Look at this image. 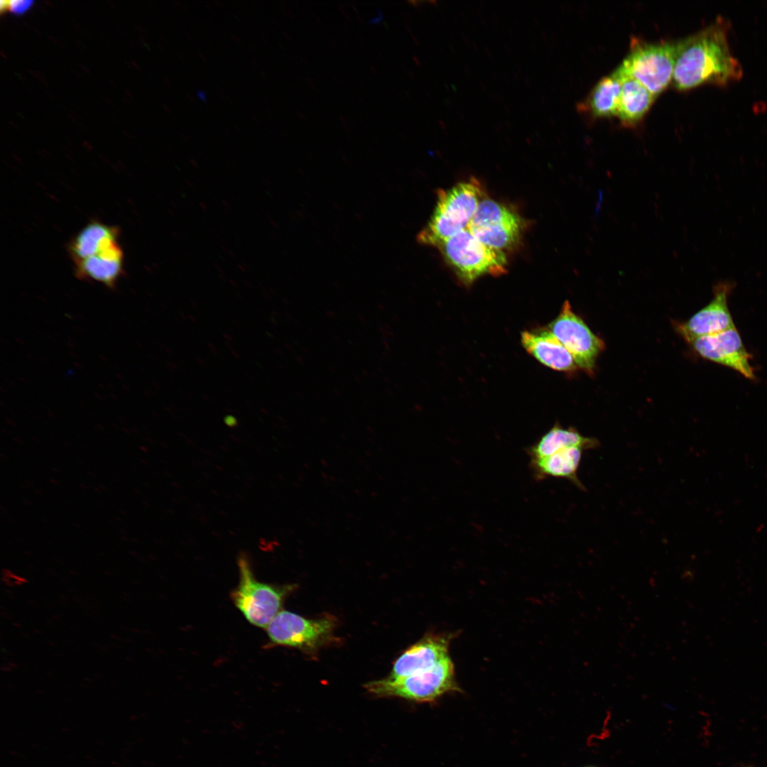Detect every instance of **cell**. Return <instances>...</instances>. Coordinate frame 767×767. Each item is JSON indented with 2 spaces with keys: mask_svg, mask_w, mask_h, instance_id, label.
I'll use <instances>...</instances> for the list:
<instances>
[{
  "mask_svg": "<svg viewBox=\"0 0 767 767\" xmlns=\"http://www.w3.org/2000/svg\"><path fill=\"white\" fill-rule=\"evenodd\" d=\"M249 48H250V49L251 50V51H252L253 53H255L256 52V48H254V46H253L252 45H249Z\"/></svg>",
  "mask_w": 767,
  "mask_h": 767,
  "instance_id": "cell-34",
  "label": "cell"
},
{
  "mask_svg": "<svg viewBox=\"0 0 767 767\" xmlns=\"http://www.w3.org/2000/svg\"><path fill=\"white\" fill-rule=\"evenodd\" d=\"M467 229L484 244L505 252L519 242L523 222L519 215L506 206L483 198Z\"/></svg>",
  "mask_w": 767,
  "mask_h": 767,
  "instance_id": "cell-8",
  "label": "cell"
},
{
  "mask_svg": "<svg viewBox=\"0 0 767 767\" xmlns=\"http://www.w3.org/2000/svg\"><path fill=\"white\" fill-rule=\"evenodd\" d=\"M237 564L239 580L232 592V602L251 624L266 629L281 611L284 599L295 586L259 581L254 575L249 557L244 553L239 554Z\"/></svg>",
  "mask_w": 767,
  "mask_h": 767,
  "instance_id": "cell-3",
  "label": "cell"
},
{
  "mask_svg": "<svg viewBox=\"0 0 767 767\" xmlns=\"http://www.w3.org/2000/svg\"><path fill=\"white\" fill-rule=\"evenodd\" d=\"M183 33L185 34V36H186V37H187V38H188L189 40H191V39H192L191 36H190L189 35V33H187V31H185V29H183Z\"/></svg>",
  "mask_w": 767,
  "mask_h": 767,
  "instance_id": "cell-27",
  "label": "cell"
},
{
  "mask_svg": "<svg viewBox=\"0 0 767 767\" xmlns=\"http://www.w3.org/2000/svg\"><path fill=\"white\" fill-rule=\"evenodd\" d=\"M676 43H657L636 45L615 70L642 84L656 97L673 79Z\"/></svg>",
  "mask_w": 767,
  "mask_h": 767,
  "instance_id": "cell-6",
  "label": "cell"
},
{
  "mask_svg": "<svg viewBox=\"0 0 767 767\" xmlns=\"http://www.w3.org/2000/svg\"><path fill=\"white\" fill-rule=\"evenodd\" d=\"M230 36H231L232 38V39H233V40H234L235 42H236V43H240V44L241 43V40L240 39V38H239L238 36H236V35H234V34H233V33H231V34H230Z\"/></svg>",
  "mask_w": 767,
  "mask_h": 767,
  "instance_id": "cell-23",
  "label": "cell"
},
{
  "mask_svg": "<svg viewBox=\"0 0 767 767\" xmlns=\"http://www.w3.org/2000/svg\"><path fill=\"white\" fill-rule=\"evenodd\" d=\"M119 235L118 227L91 220L70 239L69 256L73 263L86 259L119 242Z\"/></svg>",
  "mask_w": 767,
  "mask_h": 767,
  "instance_id": "cell-16",
  "label": "cell"
},
{
  "mask_svg": "<svg viewBox=\"0 0 767 767\" xmlns=\"http://www.w3.org/2000/svg\"><path fill=\"white\" fill-rule=\"evenodd\" d=\"M584 451L580 447H569L545 457L530 459L529 469L533 479L536 481L548 477L565 479L579 489L585 491L577 475Z\"/></svg>",
  "mask_w": 767,
  "mask_h": 767,
  "instance_id": "cell-15",
  "label": "cell"
},
{
  "mask_svg": "<svg viewBox=\"0 0 767 767\" xmlns=\"http://www.w3.org/2000/svg\"><path fill=\"white\" fill-rule=\"evenodd\" d=\"M261 38H262V39L263 40V41H264V42H265V43H266V44H268V43H269V42H268V38H266V37L265 36L262 35V36H261Z\"/></svg>",
  "mask_w": 767,
  "mask_h": 767,
  "instance_id": "cell-33",
  "label": "cell"
},
{
  "mask_svg": "<svg viewBox=\"0 0 767 767\" xmlns=\"http://www.w3.org/2000/svg\"><path fill=\"white\" fill-rule=\"evenodd\" d=\"M186 96L191 102H194V98L190 94H187Z\"/></svg>",
  "mask_w": 767,
  "mask_h": 767,
  "instance_id": "cell-28",
  "label": "cell"
},
{
  "mask_svg": "<svg viewBox=\"0 0 767 767\" xmlns=\"http://www.w3.org/2000/svg\"><path fill=\"white\" fill-rule=\"evenodd\" d=\"M181 136H182V137H183V138H184V140H185V141H187V136H185V135L184 134H181Z\"/></svg>",
  "mask_w": 767,
  "mask_h": 767,
  "instance_id": "cell-38",
  "label": "cell"
},
{
  "mask_svg": "<svg viewBox=\"0 0 767 767\" xmlns=\"http://www.w3.org/2000/svg\"><path fill=\"white\" fill-rule=\"evenodd\" d=\"M599 446L597 439L585 437L572 428H565L555 424L534 444L526 448V452L531 459L545 457L569 447H580L587 450Z\"/></svg>",
  "mask_w": 767,
  "mask_h": 767,
  "instance_id": "cell-17",
  "label": "cell"
},
{
  "mask_svg": "<svg viewBox=\"0 0 767 767\" xmlns=\"http://www.w3.org/2000/svg\"><path fill=\"white\" fill-rule=\"evenodd\" d=\"M451 636L430 634L404 651L393 663L389 679L406 677L430 668L448 655Z\"/></svg>",
  "mask_w": 767,
  "mask_h": 767,
  "instance_id": "cell-12",
  "label": "cell"
},
{
  "mask_svg": "<svg viewBox=\"0 0 767 767\" xmlns=\"http://www.w3.org/2000/svg\"><path fill=\"white\" fill-rule=\"evenodd\" d=\"M260 73H261V77L263 78H264L265 80H268V76L267 73L265 72L263 70H261L260 72Z\"/></svg>",
  "mask_w": 767,
  "mask_h": 767,
  "instance_id": "cell-25",
  "label": "cell"
},
{
  "mask_svg": "<svg viewBox=\"0 0 767 767\" xmlns=\"http://www.w3.org/2000/svg\"><path fill=\"white\" fill-rule=\"evenodd\" d=\"M744 767H752V766H744Z\"/></svg>",
  "mask_w": 767,
  "mask_h": 767,
  "instance_id": "cell-40",
  "label": "cell"
},
{
  "mask_svg": "<svg viewBox=\"0 0 767 767\" xmlns=\"http://www.w3.org/2000/svg\"><path fill=\"white\" fill-rule=\"evenodd\" d=\"M75 276L115 288L125 273L124 253L119 242L86 259L74 263Z\"/></svg>",
  "mask_w": 767,
  "mask_h": 767,
  "instance_id": "cell-13",
  "label": "cell"
},
{
  "mask_svg": "<svg viewBox=\"0 0 767 767\" xmlns=\"http://www.w3.org/2000/svg\"><path fill=\"white\" fill-rule=\"evenodd\" d=\"M251 119H253V121H254V122H256L257 124H259V121L258 118H257V117H256V116H254V115H252V116H251Z\"/></svg>",
  "mask_w": 767,
  "mask_h": 767,
  "instance_id": "cell-31",
  "label": "cell"
},
{
  "mask_svg": "<svg viewBox=\"0 0 767 767\" xmlns=\"http://www.w3.org/2000/svg\"><path fill=\"white\" fill-rule=\"evenodd\" d=\"M173 3H175L177 6H180L183 11H185L187 10L185 6L181 1H178V0H174Z\"/></svg>",
  "mask_w": 767,
  "mask_h": 767,
  "instance_id": "cell-22",
  "label": "cell"
},
{
  "mask_svg": "<svg viewBox=\"0 0 767 767\" xmlns=\"http://www.w3.org/2000/svg\"><path fill=\"white\" fill-rule=\"evenodd\" d=\"M164 107L165 108V109L167 110L168 112H169V113L171 112L170 109L168 106L165 105Z\"/></svg>",
  "mask_w": 767,
  "mask_h": 767,
  "instance_id": "cell-35",
  "label": "cell"
},
{
  "mask_svg": "<svg viewBox=\"0 0 767 767\" xmlns=\"http://www.w3.org/2000/svg\"><path fill=\"white\" fill-rule=\"evenodd\" d=\"M521 337L526 350L546 366L562 371L577 369L571 354L547 328L524 331Z\"/></svg>",
  "mask_w": 767,
  "mask_h": 767,
  "instance_id": "cell-14",
  "label": "cell"
},
{
  "mask_svg": "<svg viewBox=\"0 0 767 767\" xmlns=\"http://www.w3.org/2000/svg\"><path fill=\"white\" fill-rule=\"evenodd\" d=\"M205 6L210 12H212L213 10H212L211 6L209 4L205 3Z\"/></svg>",
  "mask_w": 767,
  "mask_h": 767,
  "instance_id": "cell-32",
  "label": "cell"
},
{
  "mask_svg": "<svg viewBox=\"0 0 767 767\" xmlns=\"http://www.w3.org/2000/svg\"><path fill=\"white\" fill-rule=\"evenodd\" d=\"M547 329L571 354L577 366L587 371L593 369L604 347L603 342L572 311L568 301L563 303L560 314Z\"/></svg>",
  "mask_w": 767,
  "mask_h": 767,
  "instance_id": "cell-9",
  "label": "cell"
},
{
  "mask_svg": "<svg viewBox=\"0 0 767 767\" xmlns=\"http://www.w3.org/2000/svg\"><path fill=\"white\" fill-rule=\"evenodd\" d=\"M271 19H272V21H273L274 22V23H275V24H276L277 26H278V22H277V21H276V19L274 18V17H273V16H272V17H271Z\"/></svg>",
  "mask_w": 767,
  "mask_h": 767,
  "instance_id": "cell-37",
  "label": "cell"
},
{
  "mask_svg": "<svg viewBox=\"0 0 767 767\" xmlns=\"http://www.w3.org/2000/svg\"><path fill=\"white\" fill-rule=\"evenodd\" d=\"M742 75L741 65L729 45L728 23L722 18L676 43L673 82L680 90L704 84L724 87Z\"/></svg>",
  "mask_w": 767,
  "mask_h": 767,
  "instance_id": "cell-1",
  "label": "cell"
},
{
  "mask_svg": "<svg viewBox=\"0 0 767 767\" xmlns=\"http://www.w3.org/2000/svg\"><path fill=\"white\" fill-rule=\"evenodd\" d=\"M198 55H199L200 58V59H201V60H202L203 62H206V61H207V59H206L205 56V55H203V54H202V53H198Z\"/></svg>",
  "mask_w": 767,
  "mask_h": 767,
  "instance_id": "cell-26",
  "label": "cell"
},
{
  "mask_svg": "<svg viewBox=\"0 0 767 767\" xmlns=\"http://www.w3.org/2000/svg\"><path fill=\"white\" fill-rule=\"evenodd\" d=\"M482 196V187L474 178L439 192L432 217L418 235V241L439 247L467 229Z\"/></svg>",
  "mask_w": 767,
  "mask_h": 767,
  "instance_id": "cell-2",
  "label": "cell"
},
{
  "mask_svg": "<svg viewBox=\"0 0 767 767\" xmlns=\"http://www.w3.org/2000/svg\"><path fill=\"white\" fill-rule=\"evenodd\" d=\"M214 3H215V4H217L218 5V6H221V5H222V2H220V1H218V0H214Z\"/></svg>",
  "mask_w": 767,
  "mask_h": 767,
  "instance_id": "cell-36",
  "label": "cell"
},
{
  "mask_svg": "<svg viewBox=\"0 0 767 767\" xmlns=\"http://www.w3.org/2000/svg\"><path fill=\"white\" fill-rule=\"evenodd\" d=\"M619 75L622 85L617 116L624 124L632 126L643 117L655 97L636 80Z\"/></svg>",
  "mask_w": 767,
  "mask_h": 767,
  "instance_id": "cell-18",
  "label": "cell"
},
{
  "mask_svg": "<svg viewBox=\"0 0 767 767\" xmlns=\"http://www.w3.org/2000/svg\"><path fill=\"white\" fill-rule=\"evenodd\" d=\"M330 617L310 619L281 610L266 627L270 643L312 653L329 642L335 628Z\"/></svg>",
  "mask_w": 767,
  "mask_h": 767,
  "instance_id": "cell-7",
  "label": "cell"
},
{
  "mask_svg": "<svg viewBox=\"0 0 767 767\" xmlns=\"http://www.w3.org/2000/svg\"><path fill=\"white\" fill-rule=\"evenodd\" d=\"M33 4V1L27 0L1 1L0 10L1 13L8 11L16 15H21L27 11Z\"/></svg>",
  "mask_w": 767,
  "mask_h": 767,
  "instance_id": "cell-20",
  "label": "cell"
},
{
  "mask_svg": "<svg viewBox=\"0 0 767 767\" xmlns=\"http://www.w3.org/2000/svg\"><path fill=\"white\" fill-rule=\"evenodd\" d=\"M197 95L198 98H199V99H200V100H202V101H203V102H207V94H206V92H205V91H203V90H199V91H197Z\"/></svg>",
  "mask_w": 767,
  "mask_h": 767,
  "instance_id": "cell-21",
  "label": "cell"
},
{
  "mask_svg": "<svg viewBox=\"0 0 767 767\" xmlns=\"http://www.w3.org/2000/svg\"><path fill=\"white\" fill-rule=\"evenodd\" d=\"M250 3L253 5V6H256V5H257V3L256 1H251Z\"/></svg>",
  "mask_w": 767,
  "mask_h": 767,
  "instance_id": "cell-39",
  "label": "cell"
},
{
  "mask_svg": "<svg viewBox=\"0 0 767 767\" xmlns=\"http://www.w3.org/2000/svg\"><path fill=\"white\" fill-rule=\"evenodd\" d=\"M732 288L733 284L729 281L717 283L709 304L680 326L681 333L687 341L735 327L728 306V297Z\"/></svg>",
  "mask_w": 767,
  "mask_h": 767,
  "instance_id": "cell-11",
  "label": "cell"
},
{
  "mask_svg": "<svg viewBox=\"0 0 767 767\" xmlns=\"http://www.w3.org/2000/svg\"><path fill=\"white\" fill-rule=\"evenodd\" d=\"M702 357L731 368L745 378L755 380L751 356L736 327L688 341Z\"/></svg>",
  "mask_w": 767,
  "mask_h": 767,
  "instance_id": "cell-10",
  "label": "cell"
},
{
  "mask_svg": "<svg viewBox=\"0 0 767 767\" xmlns=\"http://www.w3.org/2000/svg\"><path fill=\"white\" fill-rule=\"evenodd\" d=\"M444 259L465 284L484 275L500 276L506 271L505 252L493 249L476 238L467 228L439 247Z\"/></svg>",
  "mask_w": 767,
  "mask_h": 767,
  "instance_id": "cell-5",
  "label": "cell"
},
{
  "mask_svg": "<svg viewBox=\"0 0 767 767\" xmlns=\"http://www.w3.org/2000/svg\"><path fill=\"white\" fill-rule=\"evenodd\" d=\"M622 80L614 70L602 78L591 91L587 107L596 117L617 116Z\"/></svg>",
  "mask_w": 767,
  "mask_h": 767,
  "instance_id": "cell-19",
  "label": "cell"
},
{
  "mask_svg": "<svg viewBox=\"0 0 767 767\" xmlns=\"http://www.w3.org/2000/svg\"><path fill=\"white\" fill-rule=\"evenodd\" d=\"M178 55L179 58H180V60H182V61L183 62H185V61H186V60H185V58H184L183 55H182L181 53H178Z\"/></svg>",
  "mask_w": 767,
  "mask_h": 767,
  "instance_id": "cell-30",
  "label": "cell"
},
{
  "mask_svg": "<svg viewBox=\"0 0 767 767\" xmlns=\"http://www.w3.org/2000/svg\"><path fill=\"white\" fill-rule=\"evenodd\" d=\"M249 62L252 66H254L255 67H259V66H260L258 61L254 60V59L249 60Z\"/></svg>",
  "mask_w": 767,
  "mask_h": 767,
  "instance_id": "cell-24",
  "label": "cell"
},
{
  "mask_svg": "<svg viewBox=\"0 0 767 767\" xmlns=\"http://www.w3.org/2000/svg\"><path fill=\"white\" fill-rule=\"evenodd\" d=\"M217 94H218V95L219 96L220 98H222L223 99H224V94H222V91L220 89L217 90Z\"/></svg>",
  "mask_w": 767,
  "mask_h": 767,
  "instance_id": "cell-29",
  "label": "cell"
},
{
  "mask_svg": "<svg viewBox=\"0 0 767 767\" xmlns=\"http://www.w3.org/2000/svg\"><path fill=\"white\" fill-rule=\"evenodd\" d=\"M377 697H398L419 702H432L445 693L459 691L454 664L449 656L428 669L398 679L388 678L364 685Z\"/></svg>",
  "mask_w": 767,
  "mask_h": 767,
  "instance_id": "cell-4",
  "label": "cell"
}]
</instances>
